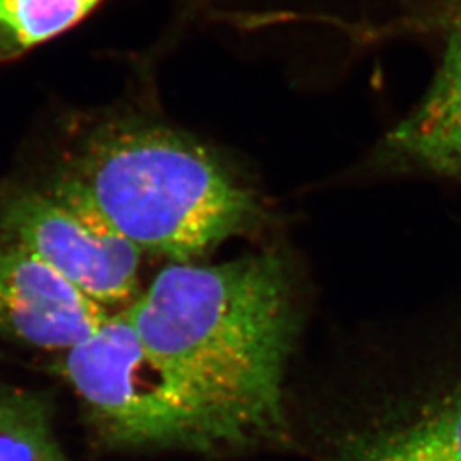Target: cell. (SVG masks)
I'll use <instances>...</instances> for the list:
<instances>
[{"instance_id": "2", "label": "cell", "mask_w": 461, "mask_h": 461, "mask_svg": "<svg viewBox=\"0 0 461 461\" xmlns=\"http://www.w3.org/2000/svg\"><path fill=\"white\" fill-rule=\"evenodd\" d=\"M50 190L173 264H188L268 221L258 195L209 149L148 123H113L91 133Z\"/></svg>"}, {"instance_id": "1", "label": "cell", "mask_w": 461, "mask_h": 461, "mask_svg": "<svg viewBox=\"0 0 461 461\" xmlns=\"http://www.w3.org/2000/svg\"><path fill=\"white\" fill-rule=\"evenodd\" d=\"M127 313L140 342L194 395L226 447L293 445L285 383L306 293L287 248L226 264H171Z\"/></svg>"}, {"instance_id": "3", "label": "cell", "mask_w": 461, "mask_h": 461, "mask_svg": "<svg viewBox=\"0 0 461 461\" xmlns=\"http://www.w3.org/2000/svg\"><path fill=\"white\" fill-rule=\"evenodd\" d=\"M310 428L318 461H461V287L439 308L352 333Z\"/></svg>"}, {"instance_id": "4", "label": "cell", "mask_w": 461, "mask_h": 461, "mask_svg": "<svg viewBox=\"0 0 461 461\" xmlns=\"http://www.w3.org/2000/svg\"><path fill=\"white\" fill-rule=\"evenodd\" d=\"M59 366L110 443L200 453L226 447L194 395L140 342L127 310L110 314Z\"/></svg>"}, {"instance_id": "8", "label": "cell", "mask_w": 461, "mask_h": 461, "mask_svg": "<svg viewBox=\"0 0 461 461\" xmlns=\"http://www.w3.org/2000/svg\"><path fill=\"white\" fill-rule=\"evenodd\" d=\"M104 0H0V66L66 33Z\"/></svg>"}, {"instance_id": "7", "label": "cell", "mask_w": 461, "mask_h": 461, "mask_svg": "<svg viewBox=\"0 0 461 461\" xmlns=\"http://www.w3.org/2000/svg\"><path fill=\"white\" fill-rule=\"evenodd\" d=\"M106 312L33 253L0 240V337L64 354L96 333Z\"/></svg>"}, {"instance_id": "6", "label": "cell", "mask_w": 461, "mask_h": 461, "mask_svg": "<svg viewBox=\"0 0 461 461\" xmlns=\"http://www.w3.org/2000/svg\"><path fill=\"white\" fill-rule=\"evenodd\" d=\"M0 240L28 249L106 310L137 293L142 251L51 190L0 182Z\"/></svg>"}, {"instance_id": "5", "label": "cell", "mask_w": 461, "mask_h": 461, "mask_svg": "<svg viewBox=\"0 0 461 461\" xmlns=\"http://www.w3.org/2000/svg\"><path fill=\"white\" fill-rule=\"evenodd\" d=\"M413 41L432 74L412 106L337 176L339 186L396 182L461 186V0H405L379 34V49Z\"/></svg>"}]
</instances>
